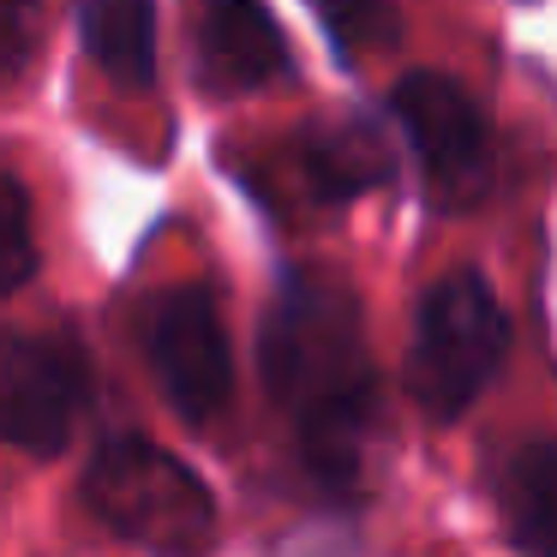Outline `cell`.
<instances>
[{
	"label": "cell",
	"instance_id": "cell-1",
	"mask_svg": "<svg viewBox=\"0 0 557 557\" xmlns=\"http://www.w3.org/2000/svg\"><path fill=\"white\" fill-rule=\"evenodd\" d=\"M85 504L109 533L157 557H198L216 540L210 485L150 437H109L85 468Z\"/></svg>",
	"mask_w": 557,
	"mask_h": 557
},
{
	"label": "cell",
	"instance_id": "cell-2",
	"mask_svg": "<svg viewBox=\"0 0 557 557\" xmlns=\"http://www.w3.org/2000/svg\"><path fill=\"white\" fill-rule=\"evenodd\" d=\"M264 384L294 420L372 384L360 306L330 276H288L264 318Z\"/></svg>",
	"mask_w": 557,
	"mask_h": 557
},
{
	"label": "cell",
	"instance_id": "cell-9",
	"mask_svg": "<svg viewBox=\"0 0 557 557\" xmlns=\"http://www.w3.org/2000/svg\"><path fill=\"white\" fill-rule=\"evenodd\" d=\"M78 30L114 85L145 90L157 78V0H78Z\"/></svg>",
	"mask_w": 557,
	"mask_h": 557
},
{
	"label": "cell",
	"instance_id": "cell-8",
	"mask_svg": "<svg viewBox=\"0 0 557 557\" xmlns=\"http://www.w3.org/2000/svg\"><path fill=\"white\" fill-rule=\"evenodd\" d=\"M300 425V456L330 492H354L366 480V461H372V437H377V384L354 389V396L330 401V408L306 413Z\"/></svg>",
	"mask_w": 557,
	"mask_h": 557
},
{
	"label": "cell",
	"instance_id": "cell-6",
	"mask_svg": "<svg viewBox=\"0 0 557 557\" xmlns=\"http://www.w3.org/2000/svg\"><path fill=\"white\" fill-rule=\"evenodd\" d=\"M396 121L420 157L425 181L444 205H468L492 181V150H485L480 109L449 85L444 73H408L396 85Z\"/></svg>",
	"mask_w": 557,
	"mask_h": 557
},
{
	"label": "cell",
	"instance_id": "cell-10",
	"mask_svg": "<svg viewBox=\"0 0 557 557\" xmlns=\"http://www.w3.org/2000/svg\"><path fill=\"white\" fill-rule=\"evenodd\" d=\"M504 528L521 557H557V444H528L509 456Z\"/></svg>",
	"mask_w": 557,
	"mask_h": 557
},
{
	"label": "cell",
	"instance_id": "cell-7",
	"mask_svg": "<svg viewBox=\"0 0 557 557\" xmlns=\"http://www.w3.org/2000/svg\"><path fill=\"white\" fill-rule=\"evenodd\" d=\"M193 42H198V73L210 90H258L288 66L276 18L264 0H193Z\"/></svg>",
	"mask_w": 557,
	"mask_h": 557
},
{
	"label": "cell",
	"instance_id": "cell-12",
	"mask_svg": "<svg viewBox=\"0 0 557 557\" xmlns=\"http://www.w3.org/2000/svg\"><path fill=\"white\" fill-rule=\"evenodd\" d=\"M318 18H324L330 42L342 54H384L396 49L401 37V18H396V0H306Z\"/></svg>",
	"mask_w": 557,
	"mask_h": 557
},
{
	"label": "cell",
	"instance_id": "cell-11",
	"mask_svg": "<svg viewBox=\"0 0 557 557\" xmlns=\"http://www.w3.org/2000/svg\"><path fill=\"white\" fill-rule=\"evenodd\" d=\"M306 174L324 198H354V193H372V186L389 181V145L377 126L366 121H342L330 133H318L306 145Z\"/></svg>",
	"mask_w": 557,
	"mask_h": 557
},
{
	"label": "cell",
	"instance_id": "cell-4",
	"mask_svg": "<svg viewBox=\"0 0 557 557\" xmlns=\"http://www.w3.org/2000/svg\"><path fill=\"white\" fill-rule=\"evenodd\" d=\"M145 354L157 366V384L193 425L216 420L234 396V354L216 300L205 288H174L150 300L145 312Z\"/></svg>",
	"mask_w": 557,
	"mask_h": 557
},
{
	"label": "cell",
	"instance_id": "cell-3",
	"mask_svg": "<svg viewBox=\"0 0 557 557\" xmlns=\"http://www.w3.org/2000/svg\"><path fill=\"white\" fill-rule=\"evenodd\" d=\"M509 324L497 294L485 288L473 270L444 276L420 300L413 318V354H408V389L432 420H456L468 413V401L492 384V372L504 366Z\"/></svg>",
	"mask_w": 557,
	"mask_h": 557
},
{
	"label": "cell",
	"instance_id": "cell-13",
	"mask_svg": "<svg viewBox=\"0 0 557 557\" xmlns=\"http://www.w3.org/2000/svg\"><path fill=\"white\" fill-rule=\"evenodd\" d=\"M37 270V240H30V205L25 186L13 174H0V300L13 288H25Z\"/></svg>",
	"mask_w": 557,
	"mask_h": 557
},
{
	"label": "cell",
	"instance_id": "cell-14",
	"mask_svg": "<svg viewBox=\"0 0 557 557\" xmlns=\"http://www.w3.org/2000/svg\"><path fill=\"white\" fill-rule=\"evenodd\" d=\"M42 30V0H0V85L18 78Z\"/></svg>",
	"mask_w": 557,
	"mask_h": 557
},
{
	"label": "cell",
	"instance_id": "cell-5",
	"mask_svg": "<svg viewBox=\"0 0 557 557\" xmlns=\"http://www.w3.org/2000/svg\"><path fill=\"white\" fill-rule=\"evenodd\" d=\"M85 408V360L61 336H0V444L54 456Z\"/></svg>",
	"mask_w": 557,
	"mask_h": 557
}]
</instances>
